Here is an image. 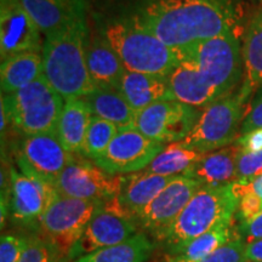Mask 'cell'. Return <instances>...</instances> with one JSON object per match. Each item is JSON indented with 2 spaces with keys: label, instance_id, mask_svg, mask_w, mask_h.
I'll return each mask as SVG.
<instances>
[{
  "label": "cell",
  "instance_id": "cell-1",
  "mask_svg": "<svg viewBox=\"0 0 262 262\" xmlns=\"http://www.w3.org/2000/svg\"><path fill=\"white\" fill-rule=\"evenodd\" d=\"M159 38L170 48L182 49L229 32H238L239 0H135L123 16Z\"/></svg>",
  "mask_w": 262,
  "mask_h": 262
},
{
  "label": "cell",
  "instance_id": "cell-2",
  "mask_svg": "<svg viewBox=\"0 0 262 262\" xmlns=\"http://www.w3.org/2000/svg\"><path fill=\"white\" fill-rule=\"evenodd\" d=\"M86 34L83 18L45 35L42 77L64 101L83 98L96 88L88 70Z\"/></svg>",
  "mask_w": 262,
  "mask_h": 262
},
{
  "label": "cell",
  "instance_id": "cell-3",
  "mask_svg": "<svg viewBox=\"0 0 262 262\" xmlns=\"http://www.w3.org/2000/svg\"><path fill=\"white\" fill-rule=\"evenodd\" d=\"M232 185L202 186L195 192L173 224L157 237L165 245L168 253L217 226L232 224L239 203Z\"/></svg>",
  "mask_w": 262,
  "mask_h": 262
},
{
  "label": "cell",
  "instance_id": "cell-4",
  "mask_svg": "<svg viewBox=\"0 0 262 262\" xmlns=\"http://www.w3.org/2000/svg\"><path fill=\"white\" fill-rule=\"evenodd\" d=\"M104 38L129 72L168 77L181 60L179 49L164 44L129 17L110 22L104 29Z\"/></svg>",
  "mask_w": 262,
  "mask_h": 262
},
{
  "label": "cell",
  "instance_id": "cell-5",
  "mask_svg": "<svg viewBox=\"0 0 262 262\" xmlns=\"http://www.w3.org/2000/svg\"><path fill=\"white\" fill-rule=\"evenodd\" d=\"M238 32H229L191 47L179 49L194 62L202 77L219 97L233 94L244 74L243 48Z\"/></svg>",
  "mask_w": 262,
  "mask_h": 262
},
{
  "label": "cell",
  "instance_id": "cell-6",
  "mask_svg": "<svg viewBox=\"0 0 262 262\" xmlns=\"http://www.w3.org/2000/svg\"><path fill=\"white\" fill-rule=\"evenodd\" d=\"M11 124L26 136L56 133L64 100L44 77L11 95H2Z\"/></svg>",
  "mask_w": 262,
  "mask_h": 262
},
{
  "label": "cell",
  "instance_id": "cell-7",
  "mask_svg": "<svg viewBox=\"0 0 262 262\" xmlns=\"http://www.w3.org/2000/svg\"><path fill=\"white\" fill-rule=\"evenodd\" d=\"M247 101L238 90L237 94L227 95L208 104L186 139L180 142L202 153L214 152L234 143L241 134L239 124L245 118Z\"/></svg>",
  "mask_w": 262,
  "mask_h": 262
},
{
  "label": "cell",
  "instance_id": "cell-8",
  "mask_svg": "<svg viewBox=\"0 0 262 262\" xmlns=\"http://www.w3.org/2000/svg\"><path fill=\"white\" fill-rule=\"evenodd\" d=\"M100 203L58 195L49 205L39 219V224L45 238L60 255H68L72 247L83 235Z\"/></svg>",
  "mask_w": 262,
  "mask_h": 262
},
{
  "label": "cell",
  "instance_id": "cell-9",
  "mask_svg": "<svg viewBox=\"0 0 262 262\" xmlns=\"http://www.w3.org/2000/svg\"><path fill=\"white\" fill-rule=\"evenodd\" d=\"M165 148V143L152 140L135 127L119 130L106 152L94 162L110 175H124L145 170Z\"/></svg>",
  "mask_w": 262,
  "mask_h": 262
},
{
  "label": "cell",
  "instance_id": "cell-10",
  "mask_svg": "<svg viewBox=\"0 0 262 262\" xmlns=\"http://www.w3.org/2000/svg\"><path fill=\"white\" fill-rule=\"evenodd\" d=\"M198 117L194 107L166 100L136 112L134 127L159 142H180L186 139Z\"/></svg>",
  "mask_w": 262,
  "mask_h": 262
},
{
  "label": "cell",
  "instance_id": "cell-11",
  "mask_svg": "<svg viewBox=\"0 0 262 262\" xmlns=\"http://www.w3.org/2000/svg\"><path fill=\"white\" fill-rule=\"evenodd\" d=\"M119 187L120 175H110L96 164L74 156L55 181L58 195L83 201H107L118 194Z\"/></svg>",
  "mask_w": 262,
  "mask_h": 262
},
{
  "label": "cell",
  "instance_id": "cell-12",
  "mask_svg": "<svg viewBox=\"0 0 262 262\" xmlns=\"http://www.w3.org/2000/svg\"><path fill=\"white\" fill-rule=\"evenodd\" d=\"M40 29L21 0H0V54L2 61L24 52H42Z\"/></svg>",
  "mask_w": 262,
  "mask_h": 262
},
{
  "label": "cell",
  "instance_id": "cell-13",
  "mask_svg": "<svg viewBox=\"0 0 262 262\" xmlns=\"http://www.w3.org/2000/svg\"><path fill=\"white\" fill-rule=\"evenodd\" d=\"M21 172L15 169L10 172L11 185V212L22 224L39 221L49 205L58 196L55 186L24 165Z\"/></svg>",
  "mask_w": 262,
  "mask_h": 262
},
{
  "label": "cell",
  "instance_id": "cell-14",
  "mask_svg": "<svg viewBox=\"0 0 262 262\" xmlns=\"http://www.w3.org/2000/svg\"><path fill=\"white\" fill-rule=\"evenodd\" d=\"M202 185L194 179L179 175L136 216L140 224L156 237L173 224Z\"/></svg>",
  "mask_w": 262,
  "mask_h": 262
},
{
  "label": "cell",
  "instance_id": "cell-15",
  "mask_svg": "<svg viewBox=\"0 0 262 262\" xmlns=\"http://www.w3.org/2000/svg\"><path fill=\"white\" fill-rule=\"evenodd\" d=\"M136 234V226L126 216L104 208L102 202L91 219L81 237L68 253L71 261L101 249L112 247Z\"/></svg>",
  "mask_w": 262,
  "mask_h": 262
},
{
  "label": "cell",
  "instance_id": "cell-16",
  "mask_svg": "<svg viewBox=\"0 0 262 262\" xmlns=\"http://www.w3.org/2000/svg\"><path fill=\"white\" fill-rule=\"evenodd\" d=\"M72 156L62 145L56 133L38 134L25 137L17 164L55 186V181L70 163Z\"/></svg>",
  "mask_w": 262,
  "mask_h": 262
},
{
  "label": "cell",
  "instance_id": "cell-17",
  "mask_svg": "<svg viewBox=\"0 0 262 262\" xmlns=\"http://www.w3.org/2000/svg\"><path fill=\"white\" fill-rule=\"evenodd\" d=\"M180 58V63L168 75L173 100L194 108L206 107L219 100V95L204 80L194 62L183 56L181 52Z\"/></svg>",
  "mask_w": 262,
  "mask_h": 262
},
{
  "label": "cell",
  "instance_id": "cell-18",
  "mask_svg": "<svg viewBox=\"0 0 262 262\" xmlns=\"http://www.w3.org/2000/svg\"><path fill=\"white\" fill-rule=\"evenodd\" d=\"M175 178L146 171L120 175L119 192L116 195L118 204L131 219L136 217Z\"/></svg>",
  "mask_w": 262,
  "mask_h": 262
},
{
  "label": "cell",
  "instance_id": "cell-19",
  "mask_svg": "<svg viewBox=\"0 0 262 262\" xmlns=\"http://www.w3.org/2000/svg\"><path fill=\"white\" fill-rule=\"evenodd\" d=\"M44 35L85 18V0H21Z\"/></svg>",
  "mask_w": 262,
  "mask_h": 262
},
{
  "label": "cell",
  "instance_id": "cell-20",
  "mask_svg": "<svg viewBox=\"0 0 262 262\" xmlns=\"http://www.w3.org/2000/svg\"><path fill=\"white\" fill-rule=\"evenodd\" d=\"M241 146L237 142L214 152L205 153L185 176L202 186L222 187L237 182V158Z\"/></svg>",
  "mask_w": 262,
  "mask_h": 262
},
{
  "label": "cell",
  "instance_id": "cell-21",
  "mask_svg": "<svg viewBox=\"0 0 262 262\" xmlns=\"http://www.w3.org/2000/svg\"><path fill=\"white\" fill-rule=\"evenodd\" d=\"M119 91L135 112L160 101L173 100L168 77L162 75L126 71Z\"/></svg>",
  "mask_w": 262,
  "mask_h": 262
},
{
  "label": "cell",
  "instance_id": "cell-22",
  "mask_svg": "<svg viewBox=\"0 0 262 262\" xmlns=\"http://www.w3.org/2000/svg\"><path fill=\"white\" fill-rule=\"evenodd\" d=\"M93 117L89 103L84 97L64 101L57 123L56 135L68 152H83L85 137Z\"/></svg>",
  "mask_w": 262,
  "mask_h": 262
},
{
  "label": "cell",
  "instance_id": "cell-23",
  "mask_svg": "<svg viewBox=\"0 0 262 262\" xmlns=\"http://www.w3.org/2000/svg\"><path fill=\"white\" fill-rule=\"evenodd\" d=\"M86 63L95 84L119 90L126 68L106 38L96 39L86 48Z\"/></svg>",
  "mask_w": 262,
  "mask_h": 262
},
{
  "label": "cell",
  "instance_id": "cell-24",
  "mask_svg": "<svg viewBox=\"0 0 262 262\" xmlns=\"http://www.w3.org/2000/svg\"><path fill=\"white\" fill-rule=\"evenodd\" d=\"M84 98L89 103L93 116L113 123L120 130L134 126L136 112L119 90L96 85Z\"/></svg>",
  "mask_w": 262,
  "mask_h": 262
},
{
  "label": "cell",
  "instance_id": "cell-25",
  "mask_svg": "<svg viewBox=\"0 0 262 262\" xmlns=\"http://www.w3.org/2000/svg\"><path fill=\"white\" fill-rule=\"evenodd\" d=\"M42 77V56L39 52H24L2 61L0 88L11 95Z\"/></svg>",
  "mask_w": 262,
  "mask_h": 262
},
{
  "label": "cell",
  "instance_id": "cell-26",
  "mask_svg": "<svg viewBox=\"0 0 262 262\" xmlns=\"http://www.w3.org/2000/svg\"><path fill=\"white\" fill-rule=\"evenodd\" d=\"M243 63L244 80L239 93L248 100L257 88L262 86V11L251 19L245 33Z\"/></svg>",
  "mask_w": 262,
  "mask_h": 262
},
{
  "label": "cell",
  "instance_id": "cell-27",
  "mask_svg": "<svg viewBox=\"0 0 262 262\" xmlns=\"http://www.w3.org/2000/svg\"><path fill=\"white\" fill-rule=\"evenodd\" d=\"M155 243L145 233H136L122 243L84 255L72 262H145Z\"/></svg>",
  "mask_w": 262,
  "mask_h": 262
},
{
  "label": "cell",
  "instance_id": "cell-28",
  "mask_svg": "<svg viewBox=\"0 0 262 262\" xmlns=\"http://www.w3.org/2000/svg\"><path fill=\"white\" fill-rule=\"evenodd\" d=\"M204 155L205 153L185 146L182 142H172L165 146L142 171L163 176L186 175Z\"/></svg>",
  "mask_w": 262,
  "mask_h": 262
},
{
  "label": "cell",
  "instance_id": "cell-29",
  "mask_svg": "<svg viewBox=\"0 0 262 262\" xmlns=\"http://www.w3.org/2000/svg\"><path fill=\"white\" fill-rule=\"evenodd\" d=\"M232 224L221 225L211 231L199 235L178 249L169 251V262H196L201 261L232 241Z\"/></svg>",
  "mask_w": 262,
  "mask_h": 262
},
{
  "label": "cell",
  "instance_id": "cell-30",
  "mask_svg": "<svg viewBox=\"0 0 262 262\" xmlns=\"http://www.w3.org/2000/svg\"><path fill=\"white\" fill-rule=\"evenodd\" d=\"M119 130V127L114 125L113 123L94 116L91 118L89 129H88L81 155L90 159H97L106 152L108 146L111 145Z\"/></svg>",
  "mask_w": 262,
  "mask_h": 262
},
{
  "label": "cell",
  "instance_id": "cell-31",
  "mask_svg": "<svg viewBox=\"0 0 262 262\" xmlns=\"http://www.w3.org/2000/svg\"><path fill=\"white\" fill-rule=\"evenodd\" d=\"M60 253L47 238L29 237L18 262H57Z\"/></svg>",
  "mask_w": 262,
  "mask_h": 262
},
{
  "label": "cell",
  "instance_id": "cell-32",
  "mask_svg": "<svg viewBox=\"0 0 262 262\" xmlns=\"http://www.w3.org/2000/svg\"><path fill=\"white\" fill-rule=\"evenodd\" d=\"M262 173V150H239L237 158V182H250Z\"/></svg>",
  "mask_w": 262,
  "mask_h": 262
},
{
  "label": "cell",
  "instance_id": "cell-33",
  "mask_svg": "<svg viewBox=\"0 0 262 262\" xmlns=\"http://www.w3.org/2000/svg\"><path fill=\"white\" fill-rule=\"evenodd\" d=\"M245 247L247 244L237 237L196 262H247L245 261Z\"/></svg>",
  "mask_w": 262,
  "mask_h": 262
},
{
  "label": "cell",
  "instance_id": "cell-34",
  "mask_svg": "<svg viewBox=\"0 0 262 262\" xmlns=\"http://www.w3.org/2000/svg\"><path fill=\"white\" fill-rule=\"evenodd\" d=\"M27 247V238L3 234L0 239V262H18Z\"/></svg>",
  "mask_w": 262,
  "mask_h": 262
},
{
  "label": "cell",
  "instance_id": "cell-35",
  "mask_svg": "<svg viewBox=\"0 0 262 262\" xmlns=\"http://www.w3.org/2000/svg\"><path fill=\"white\" fill-rule=\"evenodd\" d=\"M238 209L235 215L241 224L250 221L258 212L262 211V202L254 193L243 192L238 195Z\"/></svg>",
  "mask_w": 262,
  "mask_h": 262
},
{
  "label": "cell",
  "instance_id": "cell-36",
  "mask_svg": "<svg viewBox=\"0 0 262 262\" xmlns=\"http://www.w3.org/2000/svg\"><path fill=\"white\" fill-rule=\"evenodd\" d=\"M238 237L245 244H250L262 239V211L258 212L250 221L241 224L238 227Z\"/></svg>",
  "mask_w": 262,
  "mask_h": 262
},
{
  "label": "cell",
  "instance_id": "cell-37",
  "mask_svg": "<svg viewBox=\"0 0 262 262\" xmlns=\"http://www.w3.org/2000/svg\"><path fill=\"white\" fill-rule=\"evenodd\" d=\"M262 129V97L249 110L241 126V135Z\"/></svg>",
  "mask_w": 262,
  "mask_h": 262
},
{
  "label": "cell",
  "instance_id": "cell-38",
  "mask_svg": "<svg viewBox=\"0 0 262 262\" xmlns=\"http://www.w3.org/2000/svg\"><path fill=\"white\" fill-rule=\"evenodd\" d=\"M242 149L249 152H258L262 150V129L250 131V133L241 135L235 141Z\"/></svg>",
  "mask_w": 262,
  "mask_h": 262
},
{
  "label": "cell",
  "instance_id": "cell-39",
  "mask_svg": "<svg viewBox=\"0 0 262 262\" xmlns=\"http://www.w3.org/2000/svg\"><path fill=\"white\" fill-rule=\"evenodd\" d=\"M232 186H233V191L237 196L243 192H251L256 194L262 202V173L260 176H257L256 179H254L253 181L247 183L234 182Z\"/></svg>",
  "mask_w": 262,
  "mask_h": 262
},
{
  "label": "cell",
  "instance_id": "cell-40",
  "mask_svg": "<svg viewBox=\"0 0 262 262\" xmlns=\"http://www.w3.org/2000/svg\"><path fill=\"white\" fill-rule=\"evenodd\" d=\"M245 261L247 262H262V239L245 247Z\"/></svg>",
  "mask_w": 262,
  "mask_h": 262
}]
</instances>
